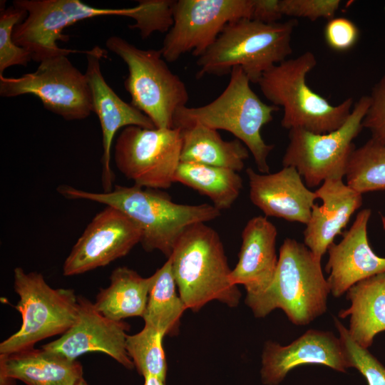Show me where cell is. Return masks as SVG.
I'll use <instances>...</instances> for the list:
<instances>
[{
    "instance_id": "6da1fadb",
    "label": "cell",
    "mask_w": 385,
    "mask_h": 385,
    "mask_svg": "<svg viewBox=\"0 0 385 385\" xmlns=\"http://www.w3.org/2000/svg\"><path fill=\"white\" fill-rule=\"evenodd\" d=\"M57 191L68 199L89 200L120 210L140 229L143 249L147 252L158 250L168 258L187 227L214 220L221 215L212 205L177 203L159 190L143 189L136 185H118L112 190L102 192L62 185Z\"/></svg>"
},
{
    "instance_id": "7a4b0ae2",
    "label": "cell",
    "mask_w": 385,
    "mask_h": 385,
    "mask_svg": "<svg viewBox=\"0 0 385 385\" xmlns=\"http://www.w3.org/2000/svg\"><path fill=\"white\" fill-rule=\"evenodd\" d=\"M297 26L294 19L274 24L246 18L230 22L197 58V78L224 76L240 66L250 83H258L265 72L292 53V36Z\"/></svg>"
},
{
    "instance_id": "3957f363",
    "label": "cell",
    "mask_w": 385,
    "mask_h": 385,
    "mask_svg": "<svg viewBox=\"0 0 385 385\" xmlns=\"http://www.w3.org/2000/svg\"><path fill=\"white\" fill-rule=\"evenodd\" d=\"M250 81L240 66L232 69L223 92L208 104L179 108L173 118L174 128H182L199 123L215 130L231 133L247 148L258 170L270 173L267 162L274 145L267 144L261 129L273 119L281 108L268 105L252 90Z\"/></svg>"
},
{
    "instance_id": "277c9868",
    "label": "cell",
    "mask_w": 385,
    "mask_h": 385,
    "mask_svg": "<svg viewBox=\"0 0 385 385\" xmlns=\"http://www.w3.org/2000/svg\"><path fill=\"white\" fill-rule=\"evenodd\" d=\"M178 294L187 309L200 310L217 300L230 307L238 305L241 293L230 280L224 247L217 232L205 223L187 227L172 255Z\"/></svg>"
},
{
    "instance_id": "5b68a950",
    "label": "cell",
    "mask_w": 385,
    "mask_h": 385,
    "mask_svg": "<svg viewBox=\"0 0 385 385\" xmlns=\"http://www.w3.org/2000/svg\"><path fill=\"white\" fill-rule=\"evenodd\" d=\"M317 63L315 55L306 51L272 66L258 83L263 96L283 108L281 125L289 130L327 133L340 128L351 112V98L334 106L307 85V76Z\"/></svg>"
},
{
    "instance_id": "8992f818",
    "label": "cell",
    "mask_w": 385,
    "mask_h": 385,
    "mask_svg": "<svg viewBox=\"0 0 385 385\" xmlns=\"http://www.w3.org/2000/svg\"><path fill=\"white\" fill-rule=\"evenodd\" d=\"M330 293L321 259L304 244L286 238L279 249L274 281L251 309L256 317L282 309L295 325L304 326L325 313Z\"/></svg>"
},
{
    "instance_id": "52a82bcc",
    "label": "cell",
    "mask_w": 385,
    "mask_h": 385,
    "mask_svg": "<svg viewBox=\"0 0 385 385\" xmlns=\"http://www.w3.org/2000/svg\"><path fill=\"white\" fill-rule=\"evenodd\" d=\"M106 46L127 65L124 85L131 104L155 128H174L175 113L186 106L189 94L185 83L168 66L160 49L139 48L118 36H110Z\"/></svg>"
},
{
    "instance_id": "ba28073f",
    "label": "cell",
    "mask_w": 385,
    "mask_h": 385,
    "mask_svg": "<svg viewBox=\"0 0 385 385\" xmlns=\"http://www.w3.org/2000/svg\"><path fill=\"white\" fill-rule=\"evenodd\" d=\"M14 289L19 299L20 329L0 344V355H10L34 348L44 339L63 334L78 317V296L71 289H54L36 272L14 270Z\"/></svg>"
},
{
    "instance_id": "9c48e42d",
    "label": "cell",
    "mask_w": 385,
    "mask_h": 385,
    "mask_svg": "<svg viewBox=\"0 0 385 385\" xmlns=\"http://www.w3.org/2000/svg\"><path fill=\"white\" fill-rule=\"evenodd\" d=\"M369 103V96H361L345 123L332 132L316 134L299 128L289 130L283 167H294L309 188L327 180H342Z\"/></svg>"
},
{
    "instance_id": "30bf717a",
    "label": "cell",
    "mask_w": 385,
    "mask_h": 385,
    "mask_svg": "<svg viewBox=\"0 0 385 385\" xmlns=\"http://www.w3.org/2000/svg\"><path fill=\"white\" fill-rule=\"evenodd\" d=\"M13 6L24 10L26 18L14 29L13 39L28 50L36 62L60 55L86 51L61 48L57 41H66L63 31L75 23L102 16L130 17L133 8L99 9L79 0H15Z\"/></svg>"
},
{
    "instance_id": "8fae6325",
    "label": "cell",
    "mask_w": 385,
    "mask_h": 385,
    "mask_svg": "<svg viewBox=\"0 0 385 385\" xmlns=\"http://www.w3.org/2000/svg\"><path fill=\"white\" fill-rule=\"evenodd\" d=\"M181 130L124 128L114 146L118 170L134 185L150 189H168L180 162Z\"/></svg>"
},
{
    "instance_id": "7c38bea8",
    "label": "cell",
    "mask_w": 385,
    "mask_h": 385,
    "mask_svg": "<svg viewBox=\"0 0 385 385\" xmlns=\"http://www.w3.org/2000/svg\"><path fill=\"white\" fill-rule=\"evenodd\" d=\"M37 97L48 111L68 120L86 118L93 112L85 73L60 55L39 63L36 71L19 77L0 76V96Z\"/></svg>"
},
{
    "instance_id": "4fadbf2b",
    "label": "cell",
    "mask_w": 385,
    "mask_h": 385,
    "mask_svg": "<svg viewBox=\"0 0 385 385\" xmlns=\"http://www.w3.org/2000/svg\"><path fill=\"white\" fill-rule=\"evenodd\" d=\"M252 0H178L174 23L160 48L163 58L174 62L185 53L200 57L216 41L225 26L251 19Z\"/></svg>"
},
{
    "instance_id": "5bb4252c",
    "label": "cell",
    "mask_w": 385,
    "mask_h": 385,
    "mask_svg": "<svg viewBox=\"0 0 385 385\" xmlns=\"http://www.w3.org/2000/svg\"><path fill=\"white\" fill-rule=\"evenodd\" d=\"M142 232L120 210L106 206L91 220L72 247L63 265L64 276H73L108 265L125 256Z\"/></svg>"
},
{
    "instance_id": "9a60e30c",
    "label": "cell",
    "mask_w": 385,
    "mask_h": 385,
    "mask_svg": "<svg viewBox=\"0 0 385 385\" xmlns=\"http://www.w3.org/2000/svg\"><path fill=\"white\" fill-rule=\"evenodd\" d=\"M129 325L103 315L88 299L78 296V317L61 337L42 348L71 360L88 352L108 354L128 369L135 366L125 349Z\"/></svg>"
},
{
    "instance_id": "2e32d148",
    "label": "cell",
    "mask_w": 385,
    "mask_h": 385,
    "mask_svg": "<svg viewBox=\"0 0 385 385\" xmlns=\"http://www.w3.org/2000/svg\"><path fill=\"white\" fill-rule=\"evenodd\" d=\"M106 51L98 46L87 50L85 75L91 94L92 110L100 121L103 134L102 185L103 192L112 190L114 173L111 167V146L116 132L130 125L155 128L143 112L123 101L109 86L101 70V60Z\"/></svg>"
},
{
    "instance_id": "e0dca14e",
    "label": "cell",
    "mask_w": 385,
    "mask_h": 385,
    "mask_svg": "<svg viewBox=\"0 0 385 385\" xmlns=\"http://www.w3.org/2000/svg\"><path fill=\"white\" fill-rule=\"evenodd\" d=\"M277 230L264 216L248 220L242 232L238 261L231 270L232 284L246 289L245 303L252 309L271 287L277 269Z\"/></svg>"
},
{
    "instance_id": "ac0fdd59",
    "label": "cell",
    "mask_w": 385,
    "mask_h": 385,
    "mask_svg": "<svg viewBox=\"0 0 385 385\" xmlns=\"http://www.w3.org/2000/svg\"><path fill=\"white\" fill-rule=\"evenodd\" d=\"M308 364L327 366L345 372L348 367L339 339L331 332L309 329L287 346L267 342L262 355V382L279 385L289 371Z\"/></svg>"
},
{
    "instance_id": "d6986e66",
    "label": "cell",
    "mask_w": 385,
    "mask_h": 385,
    "mask_svg": "<svg viewBox=\"0 0 385 385\" xmlns=\"http://www.w3.org/2000/svg\"><path fill=\"white\" fill-rule=\"evenodd\" d=\"M370 209L361 210L351 226L343 233L342 240L332 243L325 270L330 292L339 297L356 283L385 272V257L372 250L367 237Z\"/></svg>"
},
{
    "instance_id": "ffe728a7",
    "label": "cell",
    "mask_w": 385,
    "mask_h": 385,
    "mask_svg": "<svg viewBox=\"0 0 385 385\" xmlns=\"http://www.w3.org/2000/svg\"><path fill=\"white\" fill-rule=\"evenodd\" d=\"M246 173L250 199L266 217L307 224L317 197L315 192L306 187L294 167H283L277 173L267 174L257 173L248 168Z\"/></svg>"
},
{
    "instance_id": "44dd1931",
    "label": "cell",
    "mask_w": 385,
    "mask_h": 385,
    "mask_svg": "<svg viewBox=\"0 0 385 385\" xmlns=\"http://www.w3.org/2000/svg\"><path fill=\"white\" fill-rule=\"evenodd\" d=\"M322 204H314L304 230V244L319 259L362 205V194L342 180H327L314 191Z\"/></svg>"
},
{
    "instance_id": "7402d4cb",
    "label": "cell",
    "mask_w": 385,
    "mask_h": 385,
    "mask_svg": "<svg viewBox=\"0 0 385 385\" xmlns=\"http://www.w3.org/2000/svg\"><path fill=\"white\" fill-rule=\"evenodd\" d=\"M0 372L26 385H76L83 378L78 361L43 348L0 355Z\"/></svg>"
},
{
    "instance_id": "603a6c76",
    "label": "cell",
    "mask_w": 385,
    "mask_h": 385,
    "mask_svg": "<svg viewBox=\"0 0 385 385\" xmlns=\"http://www.w3.org/2000/svg\"><path fill=\"white\" fill-rule=\"evenodd\" d=\"M346 299L351 306L341 310L339 317H350L349 335L367 349L376 334L385 331V272L354 284L346 292Z\"/></svg>"
},
{
    "instance_id": "cb8c5ba5",
    "label": "cell",
    "mask_w": 385,
    "mask_h": 385,
    "mask_svg": "<svg viewBox=\"0 0 385 385\" xmlns=\"http://www.w3.org/2000/svg\"><path fill=\"white\" fill-rule=\"evenodd\" d=\"M180 129V162L225 168L236 172L244 168L250 151L240 140H225L217 130L199 123Z\"/></svg>"
},
{
    "instance_id": "d4e9b609",
    "label": "cell",
    "mask_w": 385,
    "mask_h": 385,
    "mask_svg": "<svg viewBox=\"0 0 385 385\" xmlns=\"http://www.w3.org/2000/svg\"><path fill=\"white\" fill-rule=\"evenodd\" d=\"M153 275L143 277L127 267L115 268L110 284L101 288L93 303L105 317L115 321L130 317H143Z\"/></svg>"
},
{
    "instance_id": "484cf974",
    "label": "cell",
    "mask_w": 385,
    "mask_h": 385,
    "mask_svg": "<svg viewBox=\"0 0 385 385\" xmlns=\"http://www.w3.org/2000/svg\"><path fill=\"white\" fill-rule=\"evenodd\" d=\"M174 183L207 196L220 211L232 207L242 188V179L237 172L195 163L180 162Z\"/></svg>"
},
{
    "instance_id": "4316f807",
    "label": "cell",
    "mask_w": 385,
    "mask_h": 385,
    "mask_svg": "<svg viewBox=\"0 0 385 385\" xmlns=\"http://www.w3.org/2000/svg\"><path fill=\"white\" fill-rule=\"evenodd\" d=\"M153 275V281L143 318L145 324L154 327L164 337L174 335L178 331L180 318L187 308L177 292L170 257Z\"/></svg>"
},
{
    "instance_id": "83f0119b",
    "label": "cell",
    "mask_w": 385,
    "mask_h": 385,
    "mask_svg": "<svg viewBox=\"0 0 385 385\" xmlns=\"http://www.w3.org/2000/svg\"><path fill=\"white\" fill-rule=\"evenodd\" d=\"M346 185L356 192L385 190V144L369 139L355 148L349 158Z\"/></svg>"
},
{
    "instance_id": "f1b7e54d",
    "label": "cell",
    "mask_w": 385,
    "mask_h": 385,
    "mask_svg": "<svg viewBox=\"0 0 385 385\" xmlns=\"http://www.w3.org/2000/svg\"><path fill=\"white\" fill-rule=\"evenodd\" d=\"M163 337L159 330L148 324L139 332L127 336L126 351L143 377L153 376L165 381L167 362L162 344Z\"/></svg>"
},
{
    "instance_id": "f546056e",
    "label": "cell",
    "mask_w": 385,
    "mask_h": 385,
    "mask_svg": "<svg viewBox=\"0 0 385 385\" xmlns=\"http://www.w3.org/2000/svg\"><path fill=\"white\" fill-rule=\"evenodd\" d=\"M334 320L347 367L356 369L366 379L368 385H385L384 365L367 349L355 342L338 319Z\"/></svg>"
},
{
    "instance_id": "4dcf8cb0",
    "label": "cell",
    "mask_w": 385,
    "mask_h": 385,
    "mask_svg": "<svg viewBox=\"0 0 385 385\" xmlns=\"http://www.w3.org/2000/svg\"><path fill=\"white\" fill-rule=\"evenodd\" d=\"M134 6L131 18L135 21L128 25L139 30L143 39L154 32L168 33L174 23V0H140Z\"/></svg>"
},
{
    "instance_id": "1f68e13d",
    "label": "cell",
    "mask_w": 385,
    "mask_h": 385,
    "mask_svg": "<svg viewBox=\"0 0 385 385\" xmlns=\"http://www.w3.org/2000/svg\"><path fill=\"white\" fill-rule=\"evenodd\" d=\"M26 12L14 6L1 9L0 14V76L13 66H26L32 61L30 52L18 46L13 39L14 27L21 22Z\"/></svg>"
},
{
    "instance_id": "d6a6232c",
    "label": "cell",
    "mask_w": 385,
    "mask_h": 385,
    "mask_svg": "<svg viewBox=\"0 0 385 385\" xmlns=\"http://www.w3.org/2000/svg\"><path fill=\"white\" fill-rule=\"evenodd\" d=\"M340 4V0H280L283 16L307 18L312 21L334 18Z\"/></svg>"
},
{
    "instance_id": "836d02e7",
    "label": "cell",
    "mask_w": 385,
    "mask_h": 385,
    "mask_svg": "<svg viewBox=\"0 0 385 385\" xmlns=\"http://www.w3.org/2000/svg\"><path fill=\"white\" fill-rule=\"evenodd\" d=\"M369 106L363 119V128L371 133V139L385 144V75L374 86L369 96Z\"/></svg>"
},
{
    "instance_id": "e575fe53",
    "label": "cell",
    "mask_w": 385,
    "mask_h": 385,
    "mask_svg": "<svg viewBox=\"0 0 385 385\" xmlns=\"http://www.w3.org/2000/svg\"><path fill=\"white\" fill-rule=\"evenodd\" d=\"M324 37L332 50L343 52L352 48L359 38V29L350 19L334 17L329 19L324 29Z\"/></svg>"
},
{
    "instance_id": "d590c367",
    "label": "cell",
    "mask_w": 385,
    "mask_h": 385,
    "mask_svg": "<svg viewBox=\"0 0 385 385\" xmlns=\"http://www.w3.org/2000/svg\"><path fill=\"white\" fill-rule=\"evenodd\" d=\"M282 16L280 0H252L251 19L264 24H274Z\"/></svg>"
},
{
    "instance_id": "8d00e7d4",
    "label": "cell",
    "mask_w": 385,
    "mask_h": 385,
    "mask_svg": "<svg viewBox=\"0 0 385 385\" xmlns=\"http://www.w3.org/2000/svg\"><path fill=\"white\" fill-rule=\"evenodd\" d=\"M143 385H165V381L153 376H146L144 377Z\"/></svg>"
},
{
    "instance_id": "74e56055",
    "label": "cell",
    "mask_w": 385,
    "mask_h": 385,
    "mask_svg": "<svg viewBox=\"0 0 385 385\" xmlns=\"http://www.w3.org/2000/svg\"><path fill=\"white\" fill-rule=\"evenodd\" d=\"M16 379L0 372V385H15Z\"/></svg>"
},
{
    "instance_id": "f35d334b",
    "label": "cell",
    "mask_w": 385,
    "mask_h": 385,
    "mask_svg": "<svg viewBox=\"0 0 385 385\" xmlns=\"http://www.w3.org/2000/svg\"><path fill=\"white\" fill-rule=\"evenodd\" d=\"M76 385H88L84 378L81 379Z\"/></svg>"
},
{
    "instance_id": "ab89813d",
    "label": "cell",
    "mask_w": 385,
    "mask_h": 385,
    "mask_svg": "<svg viewBox=\"0 0 385 385\" xmlns=\"http://www.w3.org/2000/svg\"><path fill=\"white\" fill-rule=\"evenodd\" d=\"M381 222H382L383 228L385 229V216H383L381 217Z\"/></svg>"
},
{
    "instance_id": "60d3db41",
    "label": "cell",
    "mask_w": 385,
    "mask_h": 385,
    "mask_svg": "<svg viewBox=\"0 0 385 385\" xmlns=\"http://www.w3.org/2000/svg\"><path fill=\"white\" fill-rule=\"evenodd\" d=\"M384 10H385V6H384Z\"/></svg>"
}]
</instances>
